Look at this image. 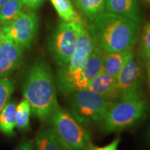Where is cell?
Wrapping results in <instances>:
<instances>
[{
	"label": "cell",
	"instance_id": "6da1fadb",
	"mask_svg": "<svg viewBox=\"0 0 150 150\" xmlns=\"http://www.w3.org/2000/svg\"><path fill=\"white\" fill-rule=\"evenodd\" d=\"M88 29L93 48L100 53L133 50L140 35V24L109 12L95 17Z\"/></svg>",
	"mask_w": 150,
	"mask_h": 150
},
{
	"label": "cell",
	"instance_id": "7a4b0ae2",
	"mask_svg": "<svg viewBox=\"0 0 150 150\" xmlns=\"http://www.w3.org/2000/svg\"><path fill=\"white\" fill-rule=\"evenodd\" d=\"M23 95L31 106V113L41 121L50 120L59 107L56 81L51 67L43 60L29 67L23 83Z\"/></svg>",
	"mask_w": 150,
	"mask_h": 150
},
{
	"label": "cell",
	"instance_id": "3957f363",
	"mask_svg": "<svg viewBox=\"0 0 150 150\" xmlns=\"http://www.w3.org/2000/svg\"><path fill=\"white\" fill-rule=\"evenodd\" d=\"M93 50V40L83 22L70 61L60 67L56 75V84L61 93L70 95L76 91L87 89L89 82L83 72V67Z\"/></svg>",
	"mask_w": 150,
	"mask_h": 150
},
{
	"label": "cell",
	"instance_id": "277c9868",
	"mask_svg": "<svg viewBox=\"0 0 150 150\" xmlns=\"http://www.w3.org/2000/svg\"><path fill=\"white\" fill-rule=\"evenodd\" d=\"M147 104L144 95L120 98L112 102L101 122L106 133L118 132L135 126L145 117Z\"/></svg>",
	"mask_w": 150,
	"mask_h": 150
},
{
	"label": "cell",
	"instance_id": "5b68a950",
	"mask_svg": "<svg viewBox=\"0 0 150 150\" xmlns=\"http://www.w3.org/2000/svg\"><path fill=\"white\" fill-rule=\"evenodd\" d=\"M53 131L67 150H87L92 143L91 135L70 112L59 106L50 118Z\"/></svg>",
	"mask_w": 150,
	"mask_h": 150
},
{
	"label": "cell",
	"instance_id": "8992f818",
	"mask_svg": "<svg viewBox=\"0 0 150 150\" xmlns=\"http://www.w3.org/2000/svg\"><path fill=\"white\" fill-rule=\"evenodd\" d=\"M70 96V112L83 126L101 123L112 104L88 89L74 92Z\"/></svg>",
	"mask_w": 150,
	"mask_h": 150
},
{
	"label": "cell",
	"instance_id": "52a82bcc",
	"mask_svg": "<svg viewBox=\"0 0 150 150\" xmlns=\"http://www.w3.org/2000/svg\"><path fill=\"white\" fill-rule=\"evenodd\" d=\"M81 22H62L56 26L50 37L48 47L57 65L64 66L70 61L79 33Z\"/></svg>",
	"mask_w": 150,
	"mask_h": 150
},
{
	"label": "cell",
	"instance_id": "ba28073f",
	"mask_svg": "<svg viewBox=\"0 0 150 150\" xmlns=\"http://www.w3.org/2000/svg\"><path fill=\"white\" fill-rule=\"evenodd\" d=\"M144 62L138 54L131 52L117 79L120 98L142 96V86L145 77Z\"/></svg>",
	"mask_w": 150,
	"mask_h": 150
},
{
	"label": "cell",
	"instance_id": "9c48e42d",
	"mask_svg": "<svg viewBox=\"0 0 150 150\" xmlns=\"http://www.w3.org/2000/svg\"><path fill=\"white\" fill-rule=\"evenodd\" d=\"M38 30V18L35 12H23L10 24L3 26L5 37L19 45L22 48L29 50L33 45Z\"/></svg>",
	"mask_w": 150,
	"mask_h": 150
},
{
	"label": "cell",
	"instance_id": "30bf717a",
	"mask_svg": "<svg viewBox=\"0 0 150 150\" xmlns=\"http://www.w3.org/2000/svg\"><path fill=\"white\" fill-rule=\"evenodd\" d=\"M23 48L5 37L0 45V78L8 77L21 66Z\"/></svg>",
	"mask_w": 150,
	"mask_h": 150
},
{
	"label": "cell",
	"instance_id": "8fae6325",
	"mask_svg": "<svg viewBox=\"0 0 150 150\" xmlns=\"http://www.w3.org/2000/svg\"><path fill=\"white\" fill-rule=\"evenodd\" d=\"M87 89L104 97L110 103L120 98L117 79L104 70L91 81Z\"/></svg>",
	"mask_w": 150,
	"mask_h": 150
},
{
	"label": "cell",
	"instance_id": "7c38bea8",
	"mask_svg": "<svg viewBox=\"0 0 150 150\" xmlns=\"http://www.w3.org/2000/svg\"><path fill=\"white\" fill-rule=\"evenodd\" d=\"M105 9L138 24L143 22L144 17L138 0H106Z\"/></svg>",
	"mask_w": 150,
	"mask_h": 150
},
{
	"label": "cell",
	"instance_id": "4fadbf2b",
	"mask_svg": "<svg viewBox=\"0 0 150 150\" xmlns=\"http://www.w3.org/2000/svg\"><path fill=\"white\" fill-rule=\"evenodd\" d=\"M133 50L115 53H101L103 56V70L117 79Z\"/></svg>",
	"mask_w": 150,
	"mask_h": 150
},
{
	"label": "cell",
	"instance_id": "5bb4252c",
	"mask_svg": "<svg viewBox=\"0 0 150 150\" xmlns=\"http://www.w3.org/2000/svg\"><path fill=\"white\" fill-rule=\"evenodd\" d=\"M33 144L34 150H61L63 147L52 129H41Z\"/></svg>",
	"mask_w": 150,
	"mask_h": 150
},
{
	"label": "cell",
	"instance_id": "9a60e30c",
	"mask_svg": "<svg viewBox=\"0 0 150 150\" xmlns=\"http://www.w3.org/2000/svg\"><path fill=\"white\" fill-rule=\"evenodd\" d=\"M16 127V104L9 100L0 112V131L8 136L14 134Z\"/></svg>",
	"mask_w": 150,
	"mask_h": 150
},
{
	"label": "cell",
	"instance_id": "2e32d148",
	"mask_svg": "<svg viewBox=\"0 0 150 150\" xmlns=\"http://www.w3.org/2000/svg\"><path fill=\"white\" fill-rule=\"evenodd\" d=\"M24 6L22 0H7L0 8V24H10L23 11Z\"/></svg>",
	"mask_w": 150,
	"mask_h": 150
},
{
	"label": "cell",
	"instance_id": "e0dca14e",
	"mask_svg": "<svg viewBox=\"0 0 150 150\" xmlns=\"http://www.w3.org/2000/svg\"><path fill=\"white\" fill-rule=\"evenodd\" d=\"M75 6L90 21L105 10L106 0H73Z\"/></svg>",
	"mask_w": 150,
	"mask_h": 150
},
{
	"label": "cell",
	"instance_id": "ac0fdd59",
	"mask_svg": "<svg viewBox=\"0 0 150 150\" xmlns=\"http://www.w3.org/2000/svg\"><path fill=\"white\" fill-rule=\"evenodd\" d=\"M58 15L63 22H81L79 16L71 0H50Z\"/></svg>",
	"mask_w": 150,
	"mask_h": 150
},
{
	"label": "cell",
	"instance_id": "d6986e66",
	"mask_svg": "<svg viewBox=\"0 0 150 150\" xmlns=\"http://www.w3.org/2000/svg\"><path fill=\"white\" fill-rule=\"evenodd\" d=\"M102 70H103V56L93 48L83 67V72L88 81L90 83Z\"/></svg>",
	"mask_w": 150,
	"mask_h": 150
},
{
	"label": "cell",
	"instance_id": "ffe728a7",
	"mask_svg": "<svg viewBox=\"0 0 150 150\" xmlns=\"http://www.w3.org/2000/svg\"><path fill=\"white\" fill-rule=\"evenodd\" d=\"M31 106L25 99L16 106V127L20 131H27L29 128Z\"/></svg>",
	"mask_w": 150,
	"mask_h": 150
},
{
	"label": "cell",
	"instance_id": "44dd1931",
	"mask_svg": "<svg viewBox=\"0 0 150 150\" xmlns=\"http://www.w3.org/2000/svg\"><path fill=\"white\" fill-rule=\"evenodd\" d=\"M138 55L144 63L150 61V21L146 24L142 31Z\"/></svg>",
	"mask_w": 150,
	"mask_h": 150
},
{
	"label": "cell",
	"instance_id": "7402d4cb",
	"mask_svg": "<svg viewBox=\"0 0 150 150\" xmlns=\"http://www.w3.org/2000/svg\"><path fill=\"white\" fill-rule=\"evenodd\" d=\"M15 89V82L9 77L0 78V112L8 102Z\"/></svg>",
	"mask_w": 150,
	"mask_h": 150
},
{
	"label": "cell",
	"instance_id": "603a6c76",
	"mask_svg": "<svg viewBox=\"0 0 150 150\" xmlns=\"http://www.w3.org/2000/svg\"><path fill=\"white\" fill-rule=\"evenodd\" d=\"M120 142V138L119 136H117L110 143L105 146H103V147L95 146L93 143H91L88 146L87 150H117Z\"/></svg>",
	"mask_w": 150,
	"mask_h": 150
},
{
	"label": "cell",
	"instance_id": "cb8c5ba5",
	"mask_svg": "<svg viewBox=\"0 0 150 150\" xmlns=\"http://www.w3.org/2000/svg\"><path fill=\"white\" fill-rule=\"evenodd\" d=\"M22 1L24 6L28 7L31 10H34L40 7L45 0H22Z\"/></svg>",
	"mask_w": 150,
	"mask_h": 150
},
{
	"label": "cell",
	"instance_id": "d4e9b609",
	"mask_svg": "<svg viewBox=\"0 0 150 150\" xmlns=\"http://www.w3.org/2000/svg\"><path fill=\"white\" fill-rule=\"evenodd\" d=\"M16 150H34V144L31 140H26L22 142Z\"/></svg>",
	"mask_w": 150,
	"mask_h": 150
},
{
	"label": "cell",
	"instance_id": "484cf974",
	"mask_svg": "<svg viewBox=\"0 0 150 150\" xmlns=\"http://www.w3.org/2000/svg\"><path fill=\"white\" fill-rule=\"evenodd\" d=\"M146 74H147V83L148 86H149V89L150 91V61L146 62Z\"/></svg>",
	"mask_w": 150,
	"mask_h": 150
},
{
	"label": "cell",
	"instance_id": "4316f807",
	"mask_svg": "<svg viewBox=\"0 0 150 150\" xmlns=\"http://www.w3.org/2000/svg\"><path fill=\"white\" fill-rule=\"evenodd\" d=\"M5 38V35L3 32V26L0 24V45L3 42Z\"/></svg>",
	"mask_w": 150,
	"mask_h": 150
},
{
	"label": "cell",
	"instance_id": "83f0119b",
	"mask_svg": "<svg viewBox=\"0 0 150 150\" xmlns=\"http://www.w3.org/2000/svg\"><path fill=\"white\" fill-rule=\"evenodd\" d=\"M146 140H147V143L150 145V125L148 127L147 133H146Z\"/></svg>",
	"mask_w": 150,
	"mask_h": 150
},
{
	"label": "cell",
	"instance_id": "f1b7e54d",
	"mask_svg": "<svg viewBox=\"0 0 150 150\" xmlns=\"http://www.w3.org/2000/svg\"><path fill=\"white\" fill-rule=\"evenodd\" d=\"M6 1L7 0H0V8H1V6H2Z\"/></svg>",
	"mask_w": 150,
	"mask_h": 150
},
{
	"label": "cell",
	"instance_id": "f546056e",
	"mask_svg": "<svg viewBox=\"0 0 150 150\" xmlns=\"http://www.w3.org/2000/svg\"><path fill=\"white\" fill-rule=\"evenodd\" d=\"M142 1H143L145 4H147L150 5V0H142Z\"/></svg>",
	"mask_w": 150,
	"mask_h": 150
},
{
	"label": "cell",
	"instance_id": "4dcf8cb0",
	"mask_svg": "<svg viewBox=\"0 0 150 150\" xmlns=\"http://www.w3.org/2000/svg\"><path fill=\"white\" fill-rule=\"evenodd\" d=\"M61 150H67V149H66V148H65L64 147H62V149H61Z\"/></svg>",
	"mask_w": 150,
	"mask_h": 150
}]
</instances>
